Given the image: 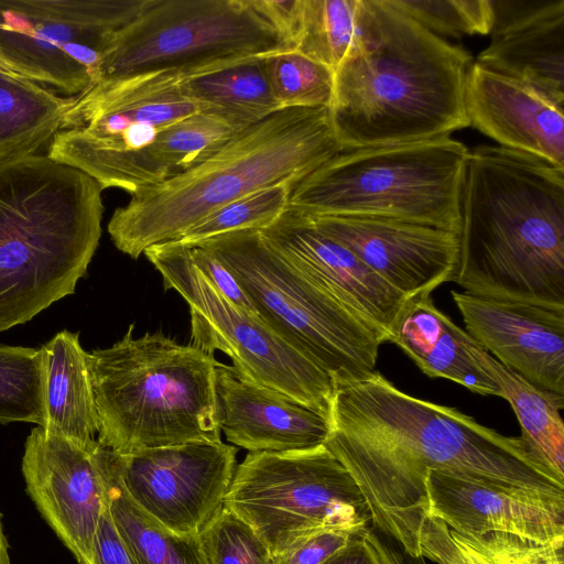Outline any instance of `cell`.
Instances as JSON below:
<instances>
[{"instance_id":"cell-14","label":"cell","mask_w":564,"mask_h":564,"mask_svg":"<svg viewBox=\"0 0 564 564\" xmlns=\"http://www.w3.org/2000/svg\"><path fill=\"white\" fill-rule=\"evenodd\" d=\"M237 448L220 442H194L129 455L112 451L131 499L171 531L199 534L224 507L236 467Z\"/></svg>"},{"instance_id":"cell-5","label":"cell","mask_w":564,"mask_h":564,"mask_svg":"<svg viewBox=\"0 0 564 564\" xmlns=\"http://www.w3.org/2000/svg\"><path fill=\"white\" fill-rule=\"evenodd\" d=\"M102 191L47 155L0 163V332L75 292L99 245Z\"/></svg>"},{"instance_id":"cell-21","label":"cell","mask_w":564,"mask_h":564,"mask_svg":"<svg viewBox=\"0 0 564 564\" xmlns=\"http://www.w3.org/2000/svg\"><path fill=\"white\" fill-rule=\"evenodd\" d=\"M465 106L469 126L499 147L564 169V107L475 62L467 76Z\"/></svg>"},{"instance_id":"cell-25","label":"cell","mask_w":564,"mask_h":564,"mask_svg":"<svg viewBox=\"0 0 564 564\" xmlns=\"http://www.w3.org/2000/svg\"><path fill=\"white\" fill-rule=\"evenodd\" d=\"M95 458L112 522L133 564H208L199 534L171 531L131 499L110 448L98 442Z\"/></svg>"},{"instance_id":"cell-23","label":"cell","mask_w":564,"mask_h":564,"mask_svg":"<svg viewBox=\"0 0 564 564\" xmlns=\"http://www.w3.org/2000/svg\"><path fill=\"white\" fill-rule=\"evenodd\" d=\"M469 337L435 306L430 294L408 299L389 343L398 345L429 377L445 378L475 393L499 397L497 382L468 351Z\"/></svg>"},{"instance_id":"cell-10","label":"cell","mask_w":564,"mask_h":564,"mask_svg":"<svg viewBox=\"0 0 564 564\" xmlns=\"http://www.w3.org/2000/svg\"><path fill=\"white\" fill-rule=\"evenodd\" d=\"M286 51L257 0H147L102 54L96 83L148 74L187 79Z\"/></svg>"},{"instance_id":"cell-7","label":"cell","mask_w":564,"mask_h":564,"mask_svg":"<svg viewBox=\"0 0 564 564\" xmlns=\"http://www.w3.org/2000/svg\"><path fill=\"white\" fill-rule=\"evenodd\" d=\"M469 150L451 137L343 151L296 182L289 209L386 218L455 234Z\"/></svg>"},{"instance_id":"cell-1","label":"cell","mask_w":564,"mask_h":564,"mask_svg":"<svg viewBox=\"0 0 564 564\" xmlns=\"http://www.w3.org/2000/svg\"><path fill=\"white\" fill-rule=\"evenodd\" d=\"M324 445L355 479L371 528L414 556L420 555L429 469L564 497V481L520 436H505L457 409L409 395L377 371L335 387Z\"/></svg>"},{"instance_id":"cell-40","label":"cell","mask_w":564,"mask_h":564,"mask_svg":"<svg viewBox=\"0 0 564 564\" xmlns=\"http://www.w3.org/2000/svg\"><path fill=\"white\" fill-rule=\"evenodd\" d=\"M366 532L354 538L321 564H386L366 536Z\"/></svg>"},{"instance_id":"cell-34","label":"cell","mask_w":564,"mask_h":564,"mask_svg":"<svg viewBox=\"0 0 564 564\" xmlns=\"http://www.w3.org/2000/svg\"><path fill=\"white\" fill-rule=\"evenodd\" d=\"M448 533L475 564H564V541L541 542L503 532Z\"/></svg>"},{"instance_id":"cell-33","label":"cell","mask_w":564,"mask_h":564,"mask_svg":"<svg viewBox=\"0 0 564 564\" xmlns=\"http://www.w3.org/2000/svg\"><path fill=\"white\" fill-rule=\"evenodd\" d=\"M403 14L440 36L490 34L492 9L490 0H387Z\"/></svg>"},{"instance_id":"cell-31","label":"cell","mask_w":564,"mask_h":564,"mask_svg":"<svg viewBox=\"0 0 564 564\" xmlns=\"http://www.w3.org/2000/svg\"><path fill=\"white\" fill-rule=\"evenodd\" d=\"M294 184L280 183L268 186L228 203L172 242L194 247L231 231L262 230L272 225L288 208Z\"/></svg>"},{"instance_id":"cell-18","label":"cell","mask_w":564,"mask_h":564,"mask_svg":"<svg viewBox=\"0 0 564 564\" xmlns=\"http://www.w3.org/2000/svg\"><path fill=\"white\" fill-rule=\"evenodd\" d=\"M425 492V516L458 533L503 532L541 542L564 541V497L447 469L426 471Z\"/></svg>"},{"instance_id":"cell-24","label":"cell","mask_w":564,"mask_h":564,"mask_svg":"<svg viewBox=\"0 0 564 564\" xmlns=\"http://www.w3.org/2000/svg\"><path fill=\"white\" fill-rule=\"evenodd\" d=\"M41 348L45 367L43 429L84 448L94 447L99 420L79 334L62 330Z\"/></svg>"},{"instance_id":"cell-19","label":"cell","mask_w":564,"mask_h":564,"mask_svg":"<svg viewBox=\"0 0 564 564\" xmlns=\"http://www.w3.org/2000/svg\"><path fill=\"white\" fill-rule=\"evenodd\" d=\"M451 294L486 351L534 387L564 394V307Z\"/></svg>"},{"instance_id":"cell-37","label":"cell","mask_w":564,"mask_h":564,"mask_svg":"<svg viewBox=\"0 0 564 564\" xmlns=\"http://www.w3.org/2000/svg\"><path fill=\"white\" fill-rule=\"evenodd\" d=\"M188 248L194 264L223 296L238 307L256 313L234 274L219 259L199 246Z\"/></svg>"},{"instance_id":"cell-4","label":"cell","mask_w":564,"mask_h":564,"mask_svg":"<svg viewBox=\"0 0 564 564\" xmlns=\"http://www.w3.org/2000/svg\"><path fill=\"white\" fill-rule=\"evenodd\" d=\"M340 152L328 107L280 109L194 167L131 195L113 212L108 234L118 250L138 259L228 203L296 183Z\"/></svg>"},{"instance_id":"cell-12","label":"cell","mask_w":564,"mask_h":564,"mask_svg":"<svg viewBox=\"0 0 564 564\" xmlns=\"http://www.w3.org/2000/svg\"><path fill=\"white\" fill-rule=\"evenodd\" d=\"M165 290L176 291L191 313L192 345L226 354L248 379L276 390L330 422L335 384L314 362L276 335L253 312L229 302L192 261L189 248L164 242L143 253Z\"/></svg>"},{"instance_id":"cell-20","label":"cell","mask_w":564,"mask_h":564,"mask_svg":"<svg viewBox=\"0 0 564 564\" xmlns=\"http://www.w3.org/2000/svg\"><path fill=\"white\" fill-rule=\"evenodd\" d=\"M491 41L475 63L564 107V0H490Z\"/></svg>"},{"instance_id":"cell-17","label":"cell","mask_w":564,"mask_h":564,"mask_svg":"<svg viewBox=\"0 0 564 564\" xmlns=\"http://www.w3.org/2000/svg\"><path fill=\"white\" fill-rule=\"evenodd\" d=\"M259 231L290 264L389 341L408 301L404 295L349 249L319 231L302 213L286 208Z\"/></svg>"},{"instance_id":"cell-22","label":"cell","mask_w":564,"mask_h":564,"mask_svg":"<svg viewBox=\"0 0 564 564\" xmlns=\"http://www.w3.org/2000/svg\"><path fill=\"white\" fill-rule=\"evenodd\" d=\"M218 424L227 441L249 452H289L324 445L330 422L234 367L215 366Z\"/></svg>"},{"instance_id":"cell-36","label":"cell","mask_w":564,"mask_h":564,"mask_svg":"<svg viewBox=\"0 0 564 564\" xmlns=\"http://www.w3.org/2000/svg\"><path fill=\"white\" fill-rule=\"evenodd\" d=\"M367 530L350 527L319 529L273 556V564H321Z\"/></svg>"},{"instance_id":"cell-15","label":"cell","mask_w":564,"mask_h":564,"mask_svg":"<svg viewBox=\"0 0 564 564\" xmlns=\"http://www.w3.org/2000/svg\"><path fill=\"white\" fill-rule=\"evenodd\" d=\"M97 443L84 448L39 426L29 434L22 457L29 496L79 564H94L95 539L106 507L95 458Z\"/></svg>"},{"instance_id":"cell-6","label":"cell","mask_w":564,"mask_h":564,"mask_svg":"<svg viewBox=\"0 0 564 564\" xmlns=\"http://www.w3.org/2000/svg\"><path fill=\"white\" fill-rule=\"evenodd\" d=\"M99 420L97 441L120 455L220 442L213 354L162 332L87 352Z\"/></svg>"},{"instance_id":"cell-8","label":"cell","mask_w":564,"mask_h":564,"mask_svg":"<svg viewBox=\"0 0 564 564\" xmlns=\"http://www.w3.org/2000/svg\"><path fill=\"white\" fill-rule=\"evenodd\" d=\"M196 246L229 269L263 323L335 387L376 371L382 335L290 264L259 230L231 231Z\"/></svg>"},{"instance_id":"cell-32","label":"cell","mask_w":564,"mask_h":564,"mask_svg":"<svg viewBox=\"0 0 564 564\" xmlns=\"http://www.w3.org/2000/svg\"><path fill=\"white\" fill-rule=\"evenodd\" d=\"M263 65L281 109L329 108L334 89V70L329 67L297 51L264 56Z\"/></svg>"},{"instance_id":"cell-3","label":"cell","mask_w":564,"mask_h":564,"mask_svg":"<svg viewBox=\"0 0 564 564\" xmlns=\"http://www.w3.org/2000/svg\"><path fill=\"white\" fill-rule=\"evenodd\" d=\"M454 282L478 296L564 306V169L499 145L469 151Z\"/></svg>"},{"instance_id":"cell-16","label":"cell","mask_w":564,"mask_h":564,"mask_svg":"<svg viewBox=\"0 0 564 564\" xmlns=\"http://www.w3.org/2000/svg\"><path fill=\"white\" fill-rule=\"evenodd\" d=\"M307 217L406 299L430 295L456 278L458 234L386 218Z\"/></svg>"},{"instance_id":"cell-30","label":"cell","mask_w":564,"mask_h":564,"mask_svg":"<svg viewBox=\"0 0 564 564\" xmlns=\"http://www.w3.org/2000/svg\"><path fill=\"white\" fill-rule=\"evenodd\" d=\"M42 348L0 345V423L45 424Z\"/></svg>"},{"instance_id":"cell-27","label":"cell","mask_w":564,"mask_h":564,"mask_svg":"<svg viewBox=\"0 0 564 564\" xmlns=\"http://www.w3.org/2000/svg\"><path fill=\"white\" fill-rule=\"evenodd\" d=\"M74 97L0 69V163L36 154L59 129Z\"/></svg>"},{"instance_id":"cell-39","label":"cell","mask_w":564,"mask_h":564,"mask_svg":"<svg viewBox=\"0 0 564 564\" xmlns=\"http://www.w3.org/2000/svg\"><path fill=\"white\" fill-rule=\"evenodd\" d=\"M94 553V564H133L115 528L107 501L99 521Z\"/></svg>"},{"instance_id":"cell-26","label":"cell","mask_w":564,"mask_h":564,"mask_svg":"<svg viewBox=\"0 0 564 564\" xmlns=\"http://www.w3.org/2000/svg\"><path fill=\"white\" fill-rule=\"evenodd\" d=\"M467 349L499 388L521 427V440L530 453L564 481V394L539 389L511 371L471 337Z\"/></svg>"},{"instance_id":"cell-2","label":"cell","mask_w":564,"mask_h":564,"mask_svg":"<svg viewBox=\"0 0 564 564\" xmlns=\"http://www.w3.org/2000/svg\"><path fill=\"white\" fill-rule=\"evenodd\" d=\"M473 63L387 0H367L362 33L334 70L329 113L341 151L429 141L468 127Z\"/></svg>"},{"instance_id":"cell-35","label":"cell","mask_w":564,"mask_h":564,"mask_svg":"<svg viewBox=\"0 0 564 564\" xmlns=\"http://www.w3.org/2000/svg\"><path fill=\"white\" fill-rule=\"evenodd\" d=\"M208 564H273V556L256 531L223 507L199 533Z\"/></svg>"},{"instance_id":"cell-11","label":"cell","mask_w":564,"mask_h":564,"mask_svg":"<svg viewBox=\"0 0 564 564\" xmlns=\"http://www.w3.org/2000/svg\"><path fill=\"white\" fill-rule=\"evenodd\" d=\"M224 507L256 531L272 556L319 529L371 527L359 487L325 445L249 452L236 467Z\"/></svg>"},{"instance_id":"cell-42","label":"cell","mask_w":564,"mask_h":564,"mask_svg":"<svg viewBox=\"0 0 564 564\" xmlns=\"http://www.w3.org/2000/svg\"><path fill=\"white\" fill-rule=\"evenodd\" d=\"M2 513L0 511V564H11L9 554V543L3 531Z\"/></svg>"},{"instance_id":"cell-9","label":"cell","mask_w":564,"mask_h":564,"mask_svg":"<svg viewBox=\"0 0 564 564\" xmlns=\"http://www.w3.org/2000/svg\"><path fill=\"white\" fill-rule=\"evenodd\" d=\"M184 79L148 74L98 82L74 97L47 144V156L133 195L159 184L152 149L162 132L194 113Z\"/></svg>"},{"instance_id":"cell-13","label":"cell","mask_w":564,"mask_h":564,"mask_svg":"<svg viewBox=\"0 0 564 564\" xmlns=\"http://www.w3.org/2000/svg\"><path fill=\"white\" fill-rule=\"evenodd\" d=\"M147 0H0V62L76 97L91 87L102 54Z\"/></svg>"},{"instance_id":"cell-29","label":"cell","mask_w":564,"mask_h":564,"mask_svg":"<svg viewBox=\"0 0 564 564\" xmlns=\"http://www.w3.org/2000/svg\"><path fill=\"white\" fill-rule=\"evenodd\" d=\"M367 0H303L294 51L335 70L360 37Z\"/></svg>"},{"instance_id":"cell-41","label":"cell","mask_w":564,"mask_h":564,"mask_svg":"<svg viewBox=\"0 0 564 564\" xmlns=\"http://www.w3.org/2000/svg\"><path fill=\"white\" fill-rule=\"evenodd\" d=\"M366 536L386 564H427L423 556H414L406 553L399 544L382 535L373 528L367 530Z\"/></svg>"},{"instance_id":"cell-28","label":"cell","mask_w":564,"mask_h":564,"mask_svg":"<svg viewBox=\"0 0 564 564\" xmlns=\"http://www.w3.org/2000/svg\"><path fill=\"white\" fill-rule=\"evenodd\" d=\"M264 57V56H263ZM263 57H251L181 83L199 113L245 129L280 110Z\"/></svg>"},{"instance_id":"cell-38","label":"cell","mask_w":564,"mask_h":564,"mask_svg":"<svg viewBox=\"0 0 564 564\" xmlns=\"http://www.w3.org/2000/svg\"><path fill=\"white\" fill-rule=\"evenodd\" d=\"M417 543L420 555L436 564H475L456 546L448 528L438 519L423 518Z\"/></svg>"},{"instance_id":"cell-43","label":"cell","mask_w":564,"mask_h":564,"mask_svg":"<svg viewBox=\"0 0 564 564\" xmlns=\"http://www.w3.org/2000/svg\"><path fill=\"white\" fill-rule=\"evenodd\" d=\"M0 69L1 70H4V72H11L13 73L12 70H10L2 62H0Z\"/></svg>"}]
</instances>
